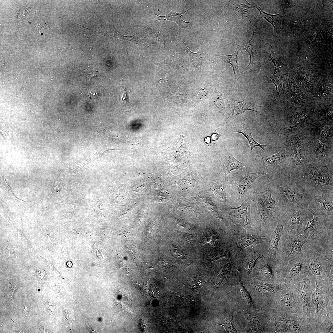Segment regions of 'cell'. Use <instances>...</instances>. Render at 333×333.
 I'll return each instance as SVG.
<instances>
[{
  "instance_id": "obj_33",
  "label": "cell",
  "mask_w": 333,
  "mask_h": 333,
  "mask_svg": "<svg viewBox=\"0 0 333 333\" xmlns=\"http://www.w3.org/2000/svg\"><path fill=\"white\" fill-rule=\"evenodd\" d=\"M233 310H232L227 318L223 320L218 321L216 322V323L223 326L227 332L237 333L233 323Z\"/></svg>"
},
{
  "instance_id": "obj_52",
  "label": "cell",
  "mask_w": 333,
  "mask_h": 333,
  "mask_svg": "<svg viewBox=\"0 0 333 333\" xmlns=\"http://www.w3.org/2000/svg\"><path fill=\"white\" fill-rule=\"evenodd\" d=\"M1 132V134H2V136H3V137L4 138V136H3V134H2V132Z\"/></svg>"
},
{
  "instance_id": "obj_29",
  "label": "cell",
  "mask_w": 333,
  "mask_h": 333,
  "mask_svg": "<svg viewBox=\"0 0 333 333\" xmlns=\"http://www.w3.org/2000/svg\"><path fill=\"white\" fill-rule=\"evenodd\" d=\"M223 237L218 232L213 230H209L204 232L202 236V246L206 243H209L214 247L226 246L220 245Z\"/></svg>"
},
{
  "instance_id": "obj_26",
  "label": "cell",
  "mask_w": 333,
  "mask_h": 333,
  "mask_svg": "<svg viewBox=\"0 0 333 333\" xmlns=\"http://www.w3.org/2000/svg\"><path fill=\"white\" fill-rule=\"evenodd\" d=\"M231 250L228 246L214 247L210 248L206 255V259L209 262L222 258L230 259Z\"/></svg>"
},
{
  "instance_id": "obj_14",
  "label": "cell",
  "mask_w": 333,
  "mask_h": 333,
  "mask_svg": "<svg viewBox=\"0 0 333 333\" xmlns=\"http://www.w3.org/2000/svg\"><path fill=\"white\" fill-rule=\"evenodd\" d=\"M250 203V195H249L239 206L222 210L232 224L241 225L249 232L259 233L254 230L253 226Z\"/></svg>"
},
{
  "instance_id": "obj_36",
  "label": "cell",
  "mask_w": 333,
  "mask_h": 333,
  "mask_svg": "<svg viewBox=\"0 0 333 333\" xmlns=\"http://www.w3.org/2000/svg\"><path fill=\"white\" fill-rule=\"evenodd\" d=\"M253 6L257 8L260 12V15L259 19L262 18H264L267 21L272 25L274 29L275 25L279 23L281 19L280 15L281 12L276 15L268 14L264 12L256 4L253 2Z\"/></svg>"
},
{
  "instance_id": "obj_18",
  "label": "cell",
  "mask_w": 333,
  "mask_h": 333,
  "mask_svg": "<svg viewBox=\"0 0 333 333\" xmlns=\"http://www.w3.org/2000/svg\"><path fill=\"white\" fill-rule=\"evenodd\" d=\"M307 209L309 212L333 215V194L314 191Z\"/></svg>"
},
{
  "instance_id": "obj_38",
  "label": "cell",
  "mask_w": 333,
  "mask_h": 333,
  "mask_svg": "<svg viewBox=\"0 0 333 333\" xmlns=\"http://www.w3.org/2000/svg\"><path fill=\"white\" fill-rule=\"evenodd\" d=\"M203 199L204 201L209 212L217 218L222 219V218L219 214L217 207L214 204L212 200L206 197L203 198Z\"/></svg>"
},
{
  "instance_id": "obj_7",
  "label": "cell",
  "mask_w": 333,
  "mask_h": 333,
  "mask_svg": "<svg viewBox=\"0 0 333 333\" xmlns=\"http://www.w3.org/2000/svg\"><path fill=\"white\" fill-rule=\"evenodd\" d=\"M304 253L311 273L321 279L327 278L333 269V249L312 247Z\"/></svg>"
},
{
  "instance_id": "obj_22",
  "label": "cell",
  "mask_w": 333,
  "mask_h": 333,
  "mask_svg": "<svg viewBox=\"0 0 333 333\" xmlns=\"http://www.w3.org/2000/svg\"><path fill=\"white\" fill-rule=\"evenodd\" d=\"M233 266L231 259L226 258L218 270L215 272L214 277L213 290L211 297L223 284H228L230 279V274Z\"/></svg>"
},
{
  "instance_id": "obj_4",
  "label": "cell",
  "mask_w": 333,
  "mask_h": 333,
  "mask_svg": "<svg viewBox=\"0 0 333 333\" xmlns=\"http://www.w3.org/2000/svg\"><path fill=\"white\" fill-rule=\"evenodd\" d=\"M265 329L268 332L316 333L315 325L303 318L270 309L268 311Z\"/></svg>"
},
{
  "instance_id": "obj_27",
  "label": "cell",
  "mask_w": 333,
  "mask_h": 333,
  "mask_svg": "<svg viewBox=\"0 0 333 333\" xmlns=\"http://www.w3.org/2000/svg\"><path fill=\"white\" fill-rule=\"evenodd\" d=\"M191 8L192 7H191L182 13H178L174 11H171L167 15L162 16L154 13L155 18L157 19L155 22L161 20H168L175 22L181 28L186 27L188 26L190 22H186L183 20L182 18V17L185 13Z\"/></svg>"
},
{
  "instance_id": "obj_11",
  "label": "cell",
  "mask_w": 333,
  "mask_h": 333,
  "mask_svg": "<svg viewBox=\"0 0 333 333\" xmlns=\"http://www.w3.org/2000/svg\"><path fill=\"white\" fill-rule=\"evenodd\" d=\"M269 242L249 246L242 250L232 262L240 273L249 274L259 260L268 254Z\"/></svg>"
},
{
  "instance_id": "obj_28",
  "label": "cell",
  "mask_w": 333,
  "mask_h": 333,
  "mask_svg": "<svg viewBox=\"0 0 333 333\" xmlns=\"http://www.w3.org/2000/svg\"><path fill=\"white\" fill-rule=\"evenodd\" d=\"M302 145V141L300 139H298L293 150L294 157V165L296 169H301L306 164Z\"/></svg>"
},
{
  "instance_id": "obj_20",
  "label": "cell",
  "mask_w": 333,
  "mask_h": 333,
  "mask_svg": "<svg viewBox=\"0 0 333 333\" xmlns=\"http://www.w3.org/2000/svg\"><path fill=\"white\" fill-rule=\"evenodd\" d=\"M264 176L261 171L253 173L243 169L236 176L234 182L239 195H242L257 178Z\"/></svg>"
},
{
  "instance_id": "obj_48",
  "label": "cell",
  "mask_w": 333,
  "mask_h": 333,
  "mask_svg": "<svg viewBox=\"0 0 333 333\" xmlns=\"http://www.w3.org/2000/svg\"><path fill=\"white\" fill-rule=\"evenodd\" d=\"M211 139L210 137H206L204 140V142H203L207 144L208 146H211Z\"/></svg>"
},
{
  "instance_id": "obj_43",
  "label": "cell",
  "mask_w": 333,
  "mask_h": 333,
  "mask_svg": "<svg viewBox=\"0 0 333 333\" xmlns=\"http://www.w3.org/2000/svg\"><path fill=\"white\" fill-rule=\"evenodd\" d=\"M175 222L176 224L180 227L188 230H192L193 227L190 224L187 223L184 221L179 219H176Z\"/></svg>"
},
{
  "instance_id": "obj_32",
  "label": "cell",
  "mask_w": 333,
  "mask_h": 333,
  "mask_svg": "<svg viewBox=\"0 0 333 333\" xmlns=\"http://www.w3.org/2000/svg\"><path fill=\"white\" fill-rule=\"evenodd\" d=\"M286 157L285 154L280 151L275 154L263 158V160L268 166L273 169H279L280 164L283 162Z\"/></svg>"
},
{
  "instance_id": "obj_10",
  "label": "cell",
  "mask_w": 333,
  "mask_h": 333,
  "mask_svg": "<svg viewBox=\"0 0 333 333\" xmlns=\"http://www.w3.org/2000/svg\"><path fill=\"white\" fill-rule=\"evenodd\" d=\"M229 244L231 249L230 259L232 262L238 254L243 249L252 245L268 242L269 237L261 233L247 232L244 228L240 229L233 226L229 232Z\"/></svg>"
},
{
  "instance_id": "obj_31",
  "label": "cell",
  "mask_w": 333,
  "mask_h": 333,
  "mask_svg": "<svg viewBox=\"0 0 333 333\" xmlns=\"http://www.w3.org/2000/svg\"><path fill=\"white\" fill-rule=\"evenodd\" d=\"M257 31L253 30L251 37L248 42L243 46V49L247 51L249 53L250 57L249 64L241 73L246 72H253L256 71L255 68V57L253 54V39L254 34Z\"/></svg>"
},
{
  "instance_id": "obj_47",
  "label": "cell",
  "mask_w": 333,
  "mask_h": 333,
  "mask_svg": "<svg viewBox=\"0 0 333 333\" xmlns=\"http://www.w3.org/2000/svg\"><path fill=\"white\" fill-rule=\"evenodd\" d=\"M97 75H98L97 72H92L91 74H88L87 75V78L89 79V80H90L94 76H96Z\"/></svg>"
},
{
  "instance_id": "obj_35",
  "label": "cell",
  "mask_w": 333,
  "mask_h": 333,
  "mask_svg": "<svg viewBox=\"0 0 333 333\" xmlns=\"http://www.w3.org/2000/svg\"><path fill=\"white\" fill-rule=\"evenodd\" d=\"M248 110H251L256 112L257 111L252 108L246 104L244 102L240 101H236L234 105L231 116H232L244 113Z\"/></svg>"
},
{
  "instance_id": "obj_30",
  "label": "cell",
  "mask_w": 333,
  "mask_h": 333,
  "mask_svg": "<svg viewBox=\"0 0 333 333\" xmlns=\"http://www.w3.org/2000/svg\"><path fill=\"white\" fill-rule=\"evenodd\" d=\"M242 47V46H240L238 45L235 52L232 55L226 56L215 55L221 57L223 59L227 61L232 65L234 74L235 82L238 80L240 75L238 69V64L237 61V56L238 52Z\"/></svg>"
},
{
  "instance_id": "obj_19",
  "label": "cell",
  "mask_w": 333,
  "mask_h": 333,
  "mask_svg": "<svg viewBox=\"0 0 333 333\" xmlns=\"http://www.w3.org/2000/svg\"><path fill=\"white\" fill-rule=\"evenodd\" d=\"M308 270L305 255L302 252L289 261L286 266L281 270V274L283 279L291 280Z\"/></svg>"
},
{
  "instance_id": "obj_37",
  "label": "cell",
  "mask_w": 333,
  "mask_h": 333,
  "mask_svg": "<svg viewBox=\"0 0 333 333\" xmlns=\"http://www.w3.org/2000/svg\"><path fill=\"white\" fill-rule=\"evenodd\" d=\"M212 191L215 196L222 201L226 202L227 199L225 191L223 187L219 184L215 183L211 186Z\"/></svg>"
},
{
  "instance_id": "obj_44",
  "label": "cell",
  "mask_w": 333,
  "mask_h": 333,
  "mask_svg": "<svg viewBox=\"0 0 333 333\" xmlns=\"http://www.w3.org/2000/svg\"><path fill=\"white\" fill-rule=\"evenodd\" d=\"M330 130L327 127H323L320 130V134L323 138H327L330 134Z\"/></svg>"
},
{
  "instance_id": "obj_40",
  "label": "cell",
  "mask_w": 333,
  "mask_h": 333,
  "mask_svg": "<svg viewBox=\"0 0 333 333\" xmlns=\"http://www.w3.org/2000/svg\"><path fill=\"white\" fill-rule=\"evenodd\" d=\"M31 10L29 8L23 6L18 11V16L20 19H23L29 16Z\"/></svg>"
},
{
  "instance_id": "obj_49",
  "label": "cell",
  "mask_w": 333,
  "mask_h": 333,
  "mask_svg": "<svg viewBox=\"0 0 333 333\" xmlns=\"http://www.w3.org/2000/svg\"><path fill=\"white\" fill-rule=\"evenodd\" d=\"M89 162V161H88L86 163H84V164H82V165H80V166H78L77 167H75V168H73V169H70V170H72V171H76V169H78V168H80V167H82L84 166L85 165L88 163Z\"/></svg>"
},
{
  "instance_id": "obj_25",
  "label": "cell",
  "mask_w": 333,
  "mask_h": 333,
  "mask_svg": "<svg viewBox=\"0 0 333 333\" xmlns=\"http://www.w3.org/2000/svg\"><path fill=\"white\" fill-rule=\"evenodd\" d=\"M246 166L245 163L236 159L230 153L225 155L222 160V168L225 178L231 171Z\"/></svg>"
},
{
  "instance_id": "obj_50",
  "label": "cell",
  "mask_w": 333,
  "mask_h": 333,
  "mask_svg": "<svg viewBox=\"0 0 333 333\" xmlns=\"http://www.w3.org/2000/svg\"><path fill=\"white\" fill-rule=\"evenodd\" d=\"M60 187V183H56L55 185L54 189L56 191H58Z\"/></svg>"
},
{
  "instance_id": "obj_41",
  "label": "cell",
  "mask_w": 333,
  "mask_h": 333,
  "mask_svg": "<svg viewBox=\"0 0 333 333\" xmlns=\"http://www.w3.org/2000/svg\"><path fill=\"white\" fill-rule=\"evenodd\" d=\"M134 286L137 288L144 295H146L147 292V286L146 283L143 282L135 283Z\"/></svg>"
},
{
  "instance_id": "obj_8",
  "label": "cell",
  "mask_w": 333,
  "mask_h": 333,
  "mask_svg": "<svg viewBox=\"0 0 333 333\" xmlns=\"http://www.w3.org/2000/svg\"><path fill=\"white\" fill-rule=\"evenodd\" d=\"M286 240L279 248L276 252V261L280 269L284 268L290 261L302 253L304 245L308 240L298 230L286 232Z\"/></svg>"
},
{
  "instance_id": "obj_12",
  "label": "cell",
  "mask_w": 333,
  "mask_h": 333,
  "mask_svg": "<svg viewBox=\"0 0 333 333\" xmlns=\"http://www.w3.org/2000/svg\"><path fill=\"white\" fill-rule=\"evenodd\" d=\"M275 201L272 196L271 186H266L260 191L254 211L255 230L261 232L265 222L275 213Z\"/></svg>"
},
{
  "instance_id": "obj_24",
  "label": "cell",
  "mask_w": 333,
  "mask_h": 333,
  "mask_svg": "<svg viewBox=\"0 0 333 333\" xmlns=\"http://www.w3.org/2000/svg\"><path fill=\"white\" fill-rule=\"evenodd\" d=\"M232 275L236 282L238 294L243 304L247 309H254L255 307L251 297L244 286L241 280L240 273L237 268L233 269Z\"/></svg>"
},
{
  "instance_id": "obj_5",
  "label": "cell",
  "mask_w": 333,
  "mask_h": 333,
  "mask_svg": "<svg viewBox=\"0 0 333 333\" xmlns=\"http://www.w3.org/2000/svg\"><path fill=\"white\" fill-rule=\"evenodd\" d=\"M268 306L273 310L303 318L302 305L296 286L291 281L284 279Z\"/></svg>"
},
{
  "instance_id": "obj_42",
  "label": "cell",
  "mask_w": 333,
  "mask_h": 333,
  "mask_svg": "<svg viewBox=\"0 0 333 333\" xmlns=\"http://www.w3.org/2000/svg\"><path fill=\"white\" fill-rule=\"evenodd\" d=\"M316 146L317 149L320 153L325 157V146L324 144L318 139L315 140Z\"/></svg>"
},
{
  "instance_id": "obj_1",
  "label": "cell",
  "mask_w": 333,
  "mask_h": 333,
  "mask_svg": "<svg viewBox=\"0 0 333 333\" xmlns=\"http://www.w3.org/2000/svg\"><path fill=\"white\" fill-rule=\"evenodd\" d=\"M272 179L271 191L282 209L294 206L307 209L314 191L298 174L281 173Z\"/></svg>"
},
{
  "instance_id": "obj_2",
  "label": "cell",
  "mask_w": 333,
  "mask_h": 333,
  "mask_svg": "<svg viewBox=\"0 0 333 333\" xmlns=\"http://www.w3.org/2000/svg\"><path fill=\"white\" fill-rule=\"evenodd\" d=\"M313 275L315 287L311 297L314 314L312 324L323 323L328 318L333 317V270L325 279Z\"/></svg>"
},
{
  "instance_id": "obj_17",
  "label": "cell",
  "mask_w": 333,
  "mask_h": 333,
  "mask_svg": "<svg viewBox=\"0 0 333 333\" xmlns=\"http://www.w3.org/2000/svg\"><path fill=\"white\" fill-rule=\"evenodd\" d=\"M269 55L274 66V72L272 76L268 78V82L273 83L276 87L274 99L285 91L289 70L287 65L282 63L281 58L275 59L270 53H269Z\"/></svg>"
},
{
  "instance_id": "obj_6",
  "label": "cell",
  "mask_w": 333,
  "mask_h": 333,
  "mask_svg": "<svg viewBox=\"0 0 333 333\" xmlns=\"http://www.w3.org/2000/svg\"><path fill=\"white\" fill-rule=\"evenodd\" d=\"M301 169L297 174L314 191L333 194V172L327 166L312 163Z\"/></svg>"
},
{
  "instance_id": "obj_39",
  "label": "cell",
  "mask_w": 333,
  "mask_h": 333,
  "mask_svg": "<svg viewBox=\"0 0 333 333\" xmlns=\"http://www.w3.org/2000/svg\"><path fill=\"white\" fill-rule=\"evenodd\" d=\"M170 251L173 256L176 259H180L179 260L181 261H184L185 260L187 259L183 252L177 246L175 245L172 246L171 247Z\"/></svg>"
},
{
  "instance_id": "obj_3",
  "label": "cell",
  "mask_w": 333,
  "mask_h": 333,
  "mask_svg": "<svg viewBox=\"0 0 333 333\" xmlns=\"http://www.w3.org/2000/svg\"><path fill=\"white\" fill-rule=\"evenodd\" d=\"M313 219L308 221L299 233L310 242L312 247L333 249V215H325L310 212Z\"/></svg>"
},
{
  "instance_id": "obj_9",
  "label": "cell",
  "mask_w": 333,
  "mask_h": 333,
  "mask_svg": "<svg viewBox=\"0 0 333 333\" xmlns=\"http://www.w3.org/2000/svg\"><path fill=\"white\" fill-rule=\"evenodd\" d=\"M290 281L293 282L296 288L302 306L303 318L309 323L312 324L314 310L311 297L315 287L312 274L308 270L302 275Z\"/></svg>"
},
{
  "instance_id": "obj_45",
  "label": "cell",
  "mask_w": 333,
  "mask_h": 333,
  "mask_svg": "<svg viewBox=\"0 0 333 333\" xmlns=\"http://www.w3.org/2000/svg\"><path fill=\"white\" fill-rule=\"evenodd\" d=\"M119 99L120 101L123 104H125L127 101V96L125 91L120 96Z\"/></svg>"
},
{
  "instance_id": "obj_21",
  "label": "cell",
  "mask_w": 333,
  "mask_h": 333,
  "mask_svg": "<svg viewBox=\"0 0 333 333\" xmlns=\"http://www.w3.org/2000/svg\"><path fill=\"white\" fill-rule=\"evenodd\" d=\"M286 220L285 215L282 212L281 214L277 219L278 224L272 233L268 244V254L272 258L276 260V252L279 242L283 233Z\"/></svg>"
},
{
  "instance_id": "obj_46",
  "label": "cell",
  "mask_w": 333,
  "mask_h": 333,
  "mask_svg": "<svg viewBox=\"0 0 333 333\" xmlns=\"http://www.w3.org/2000/svg\"><path fill=\"white\" fill-rule=\"evenodd\" d=\"M220 136V135L217 133L216 131L215 130L212 133L211 136L210 137L211 139V141H216L218 140Z\"/></svg>"
},
{
  "instance_id": "obj_13",
  "label": "cell",
  "mask_w": 333,
  "mask_h": 333,
  "mask_svg": "<svg viewBox=\"0 0 333 333\" xmlns=\"http://www.w3.org/2000/svg\"><path fill=\"white\" fill-rule=\"evenodd\" d=\"M253 269L258 279L276 284H280L283 281L281 274V269L276 260L268 254L259 260Z\"/></svg>"
},
{
  "instance_id": "obj_34",
  "label": "cell",
  "mask_w": 333,
  "mask_h": 333,
  "mask_svg": "<svg viewBox=\"0 0 333 333\" xmlns=\"http://www.w3.org/2000/svg\"><path fill=\"white\" fill-rule=\"evenodd\" d=\"M235 132L241 134L246 137L250 146L251 150L256 146H259L264 150V147L266 145L260 144L256 142L253 137L251 131L247 128L245 124H244V128L242 130L238 129Z\"/></svg>"
},
{
  "instance_id": "obj_15",
  "label": "cell",
  "mask_w": 333,
  "mask_h": 333,
  "mask_svg": "<svg viewBox=\"0 0 333 333\" xmlns=\"http://www.w3.org/2000/svg\"><path fill=\"white\" fill-rule=\"evenodd\" d=\"M282 212L286 217L283 232L302 230L311 214L306 208L301 206L286 208L282 209Z\"/></svg>"
},
{
  "instance_id": "obj_16",
  "label": "cell",
  "mask_w": 333,
  "mask_h": 333,
  "mask_svg": "<svg viewBox=\"0 0 333 333\" xmlns=\"http://www.w3.org/2000/svg\"><path fill=\"white\" fill-rule=\"evenodd\" d=\"M268 310L266 307L256 310L242 309L241 312L246 321L247 330L252 333L264 331L267 321Z\"/></svg>"
},
{
  "instance_id": "obj_51",
  "label": "cell",
  "mask_w": 333,
  "mask_h": 333,
  "mask_svg": "<svg viewBox=\"0 0 333 333\" xmlns=\"http://www.w3.org/2000/svg\"><path fill=\"white\" fill-rule=\"evenodd\" d=\"M29 309L27 305V304L26 305L24 310L23 311V314H27L29 312Z\"/></svg>"
},
{
  "instance_id": "obj_23",
  "label": "cell",
  "mask_w": 333,
  "mask_h": 333,
  "mask_svg": "<svg viewBox=\"0 0 333 333\" xmlns=\"http://www.w3.org/2000/svg\"><path fill=\"white\" fill-rule=\"evenodd\" d=\"M252 284L265 305L269 304L280 285V284H273L258 279L253 280Z\"/></svg>"
}]
</instances>
